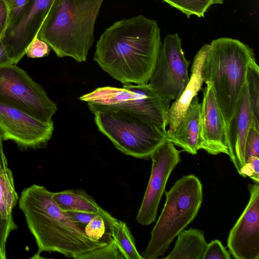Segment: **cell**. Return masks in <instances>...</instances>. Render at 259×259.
<instances>
[{
    "label": "cell",
    "instance_id": "1",
    "mask_svg": "<svg viewBox=\"0 0 259 259\" xmlns=\"http://www.w3.org/2000/svg\"><path fill=\"white\" fill-rule=\"evenodd\" d=\"M161 44L157 21L138 15L106 28L97 42L94 60L123 84H146Z\"/></svg>",
    "mask_w": 259,
    "mask_h": 259
},
{
    "label": "cell",
    "instance_id": "2",
    "mask_svg": "<svg viewBox=\"0 0 259 259\" xmlns=\"http://www.w3.org/2000/svg\"><path fill=\"white\" fill-rule=\"evenodd\" d=\"M19 207L41 251L60 253L66 257L81 259L88 252L106 245L103 239H90L84 228L62 210L52 198V192L33 184L24 189Z\"/></svg>",
    "mask_w": 259,
    "mask_h": 259
},
{
    "label": "cell",
    "instance_id": "3",
    "mask_svg": "<svg viewBox=\"0 0 259 259\" xmlns=\"http://www.w3.org/2000/svg\"><path fill=\"white\" fill-rule=\"evenodd\" d=\"M105 0H55L37 34L58 57L85 62Z\"/></svg>",
    "mask_w": 259,
    "mask_h": 259
},
{
    "label": "cell",
    "instance_id": "4",
    "mask_svg": "<svg viewBox=\"0 0 259 259\" xmlns=\"http://www.w3.org/2000/svg\"><path fill=\"white\" fill-rule=\"evenodd\" d=\"M255 60L253 50L238 39L220 37L207 44L202 76L212 89L226 127L245 84L248 67Z\"/></svg>",
    "mask_w": 259,
    "mask_h": 259
},
{
    "label": "cell",
    "instance_id": "5",
    "mask_svg": "<svg viewBox=\"0 0 259 259\" xmlns=\"http://www.w3.org/2000/svg\"><path fill=\"white\" fill-rule=\"evenodd\" d=\"M203 188L198 177L184 176L165 192L166 200L150 240L141 254L143 259L162 256L173 240L197 215L203 200Z\"/></svg>",
    "mask_w": 259,
    "mask_h": 259
},
{
    "label": "cell",
    "instance_id": "6",
    "mask_svg": "<svg viewBox=\"0 0 259 259\" xmlns=\"http://www.w3.org/2000/svg\"><path fill=\"white\" fill-rule=\"evenodd\" d=\"M98 130L122 153L137 158L149 159L167 140V132L135 113L102 110L95 113Z\"/></svg>",
    "mask_w": 259,
    "mask_h": 259
},
{
    "label": "cell",
    "instance_id": "7",
    "mask_svg": "<svg viewBox=\"0 0 259 259\" xmlns=\"http://www.w3.org/2000/svg\"><path fill=\"white\" fill-rule=\"evenodd\" d=\"M93 113L109 110L138 114L166 130L170 101L162 97L148 83L123 84L122 88L103 87L79 98Z\"/></svg>",
    "mask_w": 259,
    "mask_h": 259
},
{
    "label": "cell",
    "instance_id": "8",
    "mask_svg": "<svg viewBox=\"0 0 259 259\" xmlns=\"http://www.w3.org/2000/svg\"><path fill=\"white\" fill-rule=\"evenodd\" d=\"M0 103L47 122L57 111L42 86L14 64L0 67Z\"/></svg>",
    "mask_w": 259,
    "mask_h": 259
},
{
    "label": "cell",
    "instance_id": "9",
    "mask_svg": "<svg viewBox=\"0 0 259 259\" xmlns=\"http://www.w3.org/2000/svg\"><path fill=\"white\" fill-rule=\"evenodd\" d=\"M189 64L179 34H167L161 44L148 83L164 99L170 102L175 100L189 80Z\"/></svg>",
    "mask_w": 259,
    "mask_h": 259
},
{
    "label": "cell",
    "instance_id": "10",
    "mask_svg": "<svg viewBox=\"0 0 259 259\" xmlns=\"http://www.w3.org/2000/svg\"><path fill=\"white\" fill-rule=\"evenodd\" d=\"M181 151L177 150L173 143L166 140L151 155V174L136 217L139 224L147 226L155 221L167 180L172 171L181 161Z\"/></svg>",
    "mask_w": 259,
    "mask_h": 259
},
{
    "label": "cell",
    "instance_id": "11",
    "mask_svg": "<svg viewBox=\"0 0 259 259\" xmlns=\"http://www.w3.org/2000/svg\"><path fill=\"white\" fill-rule=\"evenodd\" d=\"M54 130L53 121H43L0 103V133L3 141H12L24 150L44 148Z\"/></svg>",
    "mask_w": 259,
    "mask_h": 259
},
{
    "label": "cell",
    "instance_id": "12",
    "mask_svg": "<svg viewBox=\"0 0 259 259\" xmlns=\"http://www.w3.org/2000/svg\"><path fill=\"white\" fill-rule=\"evenodd\" d=\"M248 188L249 201L227 240L229 252L236 259H259V183Z\"/></svg>",
    "mask_w": 259,
    "mask_h": 259
},
{
    "label": "cell",
    "instance_id": "13",
    "mask_svg": "<svg viewBox=\"0 0 259 259\" xmlns=\"http://www.w3.org/2000/svg\"><path fill=\"white\" fill-rule=\"evenodd\" d=\"M54 1L33 0L19 23L6 30L1 40L13 64L21 60L29 44L37 36Z\"/></svg>",
    "mask_w": 259,
    "mask_h": 259
},
{
    "label": "cell",
    "instance_id": "14",
    "mask_svg": "<svg viewBox=\"0 0 259 259\" xmlns=\"http://www.w3.org/2000/svg\"><path fill=\"white\" fill-rule=\"evenodd\" d=\"M201 103L199 150L211 155H229L226 125L210 85L203 90Z\"/></svg>",
    "mask_w": 259,
    "mask_h": 259
},
{
    "label": "cell",
    "instance_id": "15",
    "mask_svg": "<svg viewBox=\"0 0 259 259\" xmlns=\"http://www.w3.org/2000/svg\"><path fill=\"white\" fill-rule=\"evenodd\" d=\"M253 120L246 84L226 127L229 156L238 173L245 164V141Z\"/></svg>",
    "mask_w": 259,
    "mask_h": 259
},
{
    "label": "cell",
    "instance_id": "16",
    "mask_svg": "<svg viewBox=\"0 0 259 259\" xmlns=\"http://www.w3.org/2000/svg\"><path fill=\"white\" fill-rule=\"evenodd\" d=\"M207 44L201 47L196 54L191 69L189 80L180 96L170 105L167 114V131L174 130L183 120L190 103L197 96L204 82L202 73L203 63Z\"/></svg>",
    "mask_w": 259,
    "mask_h": 259
},
{
    "label": "cell",
    "instance_id": "17",
    "mask_svg": "<svg viewBox=\"0 0 259 259\" xmlns=\"http://www.w3.org/2000/svg\"><path fill=\"white\" fill-rule=\"evenodd\" d=\"M200 107L201 103L196 96L180 123L174 130L166 131L167 140L194 155L199 150Z\"/></svg>",
    "mask_w": 259,
    "mask_h": 259
},
{
    "label": "cell",
    "instance_id": "18",
    "mask_svg": "<svg viewBox=\"0 0 259 259\" xmlns=\"http://www.w3.org/2000/svg\"><path fill=\"white\" fill-rule=\"evenodd\" d=\"M52 198L64 211H81L102 217L106 223L114 218L101 207L95 199L81 189H71L53 193Z\"/></svg>",
    "mask_w": 259,
    "mask_h": 259
},
{
    "label": "cell",
    "instance_id": "19",
    "mask_svg": "<svg viewBox=\"0 0 259 259\" xmlns=\"http://www.w3.org/2000/svg\"><path fill=\"white\" fill-rule=\"evenodd\" d=\"M175 246L165 259H200L207 246L204 233L191 228L177 235Z\"/></svg>",
    "mask_w": 259,
    "mask_h": 259
},
{
    "label": "cell",
    "instance_id": "20",
    "mask_svg": "<svg viewBox=\"0 0 259 259\" xmlns=\"http://www.w3.org/2000/svg\"><path fill=\"white\" fill-rule=\"evenodd\" d=\"M112 239L124 259H143L137 249L135 239L126 223L115 218L106 223Z\"/></svg>",
    "mask_w": 259,
    "mask_h": 259
},
{
    "label": "cell",
    "instance_id": "21",
    "mask_svg": "<svg viewBox=\"0 0 259 259\" xmlns=\"http://www.w3.org/2000/svg\"><path fill=\"white\" fill-rule=\"evenodd\" d=\"M18 199L11 170L8 166L0 167V213L3 219L12 216Z\"/></svg>",
    "mask_w": 259,
    "mask_h": 259
},
{
    "label": "cell",
    "instance_id": "22",
    "mask_svg": "<svg viewBox=\"0 0 259 259\" xmlns=\"http://www.w3.org/2000/svg\"><path fill=\"white\" fill-rule=\"evenodd\" d=\"M246 84L253 114L251 125L259 130V67L256 60L248 67Z\"/></svg>",
    "mask_w": 259,
    "mask_h": 259
},
{
    "label": "cell",
    "instance_id": "23",
    "mask_svg": "<svg viewBox=\"0 0 259 259\" xmlns=\"http://www.w3.org/2000/svg\"><path fill=\"white\" fill-rule=\"evenodd\" d=\"M189 18L192 15L203 17L207 10L216 4L214 0H163Z\"/></svg>",
    "mask_w": 259,
    "mask_h": 259
},
{
    "label": "cell",
    "instance_id": "24",
    "mask_svg": "<svg viewBox=\"0 0 259 259\" xmlns=\"http://www.w3.org/2000/svg\"><path fill=\"white\" fill-rule=\"evenodd\" d=\"M9 12V23L7 29L16 26L23 18L33 0H4Z\"/></svg>",
    "mask_w": 259,
    "mask_h": 259
},
{
    "label": "cell",
    "instance_id": "25",
    "mask_svg": "<svg viewBox=\"0 0 259 259\" xmlns=\"http://www.w3.org/2000/svg\"><path fill=\"white\" fill-rule=\"evenodd\" d=\"M124 258L114 241L111 239L105 246L97 248L85 253L81 259Z\"/></svg>",
    "mask_w": 259,
    "mask_h": 259
},
{
    "label": "cell",
    "instance_id": "26",
    "mask_svg": "<svg viewBox=\"0 0 259 259\" xmlns=\"http://www.w3.org/2000/svg\"><path fill=\"white\" fill-rule=\"evenodd\" d=\"M106 225L104 218L96 215L84 227V231L89 238L93 241H98L102 239L105 234Z\"/></svg>",
    "mask_w": 259,
    "mask_h": 259
},
{
    "label": "cell",
    "instance_id": "27",
    "mask_svg": "<svg viewBox=\"0 0 259 259\" xmlns=\"http://www.w3.org/2000/svg\"><path fill=\"white\" fill-rule=\"evenodd\" d=\"M252 156L259 157V130L251 125L245 141V163Z\"/></svg>",
    "mask_w": 259,
    "mask_h": 259
},
{
    "label": "cell",
    "instance_id": "28",
    "mask_svg": "<svg viewBox=\"0 0 259 259\" xmlns=\"http://www.w3.org/2000/svg\"><path fill=\"white\" fill-rule=\"evenodd\" d=\"M17 228L13 215L7 219H4L0 213V254L2 259L6 258V246L9 234Z\"/></svg>",
    "mask_w": 259,
    "mask_h": 259
},
{
    "label": "cell",
    "instance_id": "29",
    "mask_svg": "<svg viewBox=\"0 0 259 259\" xmlns=\"http://www.w3.org/2000/svg\"><path fill=\"white\" fill-rule=\"evenodd\" d=\"M230 253L219 240H212L207 243L201 259H230Z\"/></svg>",
    "mask_w": 259,
    "mask_h": 259
},
{
    "label": "cell",
    "instance_id": "30",
    "mask_svg": "<svg viewBox=\"0 0 259 259\" xmlns=\"http://www.w3.org/2000/svg\"><path fill=\"white\" fill-rule=\"evenodd\" d=\"M50 51L49 45L37 36L27 47L25 55L30 58H39L48 56Z\"/></svg>",
    "mask_w": 259,
    "mask_h": 259
},
{
    "label": "cell",
    "instance_id": "31",
    "mask_svg": "<svg viewBox=\"0 0 259 259\" xmlns=\"http://www.w3.org/2000/svg\"><path fill=\"white\" fill-rule=\"evenodd\" d=\"M239 174L249 177L255 183H259V157L252 156L245 163Z\"/></svg>",
    "mask_w": 259,
    "mask_h": 259
},
{
    "label": "cell",
    "instance_id": "32",
    "mask_svg": "<svg viewBox=\"0 0 259 259\" xmlns=\"http://www.w3.org/2000/svg\"><path fill=\"white\" fill-rule=\"evenodd\" d=\"M66 212L72 220L84 228L96 215L94 213L81 211H70Z\"/></svg>",
    "mask_w": 259,
    "mask_h": 259
},
{
    "label": "cell",
    "instance_id": "33",
    "mask_svg": "<svg viewBox=\"0 0 259 259\" xmlns=\"http://www.w3.org/2000/svg\"><path fill=\"white\" fill-rule=\"evenodd\" d=\"M9 23V12L4 0H0V40L6 32Z\"/></svg>",
    "mask_w": 259,
    "mask_h": 259
},
{
    "label": "cell",
    "instance_id": "34",
    "mask_svg": "<svg viewBox=\"0 0 259 259\" xmlns=\"http://www.w3.org/2000/svg\"><path fill=\"white\" fill-rule=\"evenodd\" d=\"M10 64H13V62L9 57L5 46L0 40V67Z\"/></svg>",
    "mask_w": 259,
    "mask_h": 259
},
{
    "label": "cell",
    "instance_id": "35",
    "mask_svg": "<svg viewBox=\"0 0 259 259\" xmlns=\"http://www.w3.org/2000/svg\"><path fill=\"white\" fill-rule=\"evenodd\" d=\"M3 140L0 133V167H8V161L6 157L3 147Z\"/></svg>",
    "mask_w": 259,
    "mask_h": 259
},
{
    "label": "cell",
    "instance_id": "36",
    "mask_svg": "<svg viewBox=\"0 0 259 259\" xmlns=\"http://www.w3.org/2000/svg\"><path fill=\"white\" fill-rule=\"evenodd\" d=\"M216 4H222L224 2V0H214Z\"/></svg>",
    "mask_w": 259,
    "mask_h": 259
},
{
    "label": "cell",
    "instance_id": "37",
    "mask_svg": "<svg viewBox=\"0 0 259 259\" xmlns=\"http://www.w3.org/2000/svg\"><path fill=\"white\" fill-rule=\"evenodd\" d=\"M0 259H2V257H1V254H0Z\"/></svg>",
    "mask_w": 259,
    "mask_h": 259
}]
</instances>
